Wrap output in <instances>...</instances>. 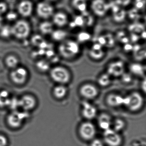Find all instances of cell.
Listing matches in <instances>:
<instances>
[{"label":"cell","mask_w":146,"mask_h":146,"mask_svg":"<svg viewBox=\"0 0 146 146\" xmlns=\"http://www.w3.org/2000/svg\"><path fill=\"white\" fill-rule=\"evenodd\" d=\"M81 44L75 39L67 38L60 42L58 51L61 57L70 60L77 57L81 52Z\"/></svg>","instance_id":"cell-1"},{"label":"cell","mask_w":146,"mask_h":146,"mask_svg":"<svg viewBox=\"0 0 146 146\" xmlns=\"http://www.w3.org/2000/svg\"><path fill=\"white\" fill-rule=\"evenodd\" d=\"M143 103V98L138 92H133L124 97V106L132 111L139 110L142 107Z\"/></svg>","instance_id":"cell-2"},{"label":"cell","mask_w":146,"mask_h":146,"mask_svg":"<svg viewBox=\"0 0 146 146\" xmlns=\"http://www.w3.org/2000/svg\"><path fill=\"white\" fill-rule=\"evenodd\" d=\"M50 76L53 80L60 84L68 83L70 80V75L68 70L61 66L54 67L50 71Z\"/></svg>","instance_id":"cell-3"},{"label":"cell","mask_w":146,"mask_h":146,"mask_svg":"<svg viewBox=\"0 0 146 146\" xmlns=\"http://www.w3.org/2000/svg\"><path fill=\"white\" fill-rule=\"evenodd\" d=\"M12 35L18 39H25L29 35L31 28L27 21L20 20L11 27Z\"/></svg>","instance_id":"cell-4"},{"label":"cell","mask_w":146,"mask_h":146,"mask_svg":"<svg viewBox=\"0 0 146 146\" xmlns=\"http://www.w3.org/2000/svg\"><path fill=\"white\" fill-rule=\"evenodd\" d=\"M91 12L96 17H105L110 10V4L106 0H92L89 4Z\"/></svg>","instance_id":"cell-5"},{"label":"cell","mask_w":146,"mask_h":146,"mask_svg":"<svg viewBox=\"0 0 146 146\" xmlns=\"http://www.w3.org/2000/svg\"><path fill=\"white\" fill-rule=\"evenodd\" d=\"M27 111L23 112L18 111H13L7 117V124L11 128L17 129L23 124L24 121L29 117Z\"/></svg>","instance_id":"cell-6"},{"label":"cell","mask_w":146,"mask_h":146,"mask_svg":"<svg viewBox=\"0 0 146 146\" xmlns=\"http://www.w3.org/2000/svg\"><path fill=\"white\" fill-rule=\"evenodd\" d=\"M103 139L104 143L108 146H120L123 141L118 132L111 128L104 131Z\"/></svg>","instance_id":"cell-7"},{"label":"cell","mask_w":146,"mask_h":146,"mask_svg":"<svg viewBox=\"0 0 146 146\" xmlns=\"http://www.w3.org/2000/svg\"><path fill=\"white\" fill-rule=\"evenodd\" d=\"M79 132L80 136L85 141H91L95 136L96 129L92 123L85 122L80 125Z\"/></svg>","instance_id":"cell-8"},{"label":"cell","mask_w":146,"mask_h":146,"mask_svg":"<svg viewBox=\"0 0 146 146\" xmlns=\"http://www.w3.org/2000/svg\"><path fill=\"white\" fill-rule=\"evenodd\" d=\"M28 71L24 67H17L11 72L10 77L12 81L17 85L24 84L28 78Z\"/></svg>","instance_id":"cell-9"},{"label":"cell","mask_w":146,"mask_h":146,"mask_svg":"<svg viewBox=\"0 0 146 146\" xmlns=\"http://www.w3.org/2000/svg\"><path fill=\"white\" fill-rule=\"evenodd\" d=\"M36 13L40 17L43 19H48L52 17L54 13V7L46 2H41L37 4Z\"/></svg>","instance_id":"cell-10"},{"label":"cell","mask_w":146,"mask_h":146,"mask_svg":"<svg viewBox=\"0 0 146 146\" xmlns=\"http://www.w3.org/2000/svg\"><path fill=\"white\" fill-rule=\"evenodd\" d=\"M125 64L121 60H116L109 63L107 67V73L111 77L121 76L124 72Z\"/></svg>","instance_id":"cell-11"},{"label":"cell","mask_w":146,"mask_h":146,"mask_svg":"<svg viewBox=\"0 0 146 146\" xmlns=\"http://www.w3.org/2000/svg\"><path fill=\"white\" fill-rule=\"evenodd\" d=\"M53 24L60 29L68 26L70 18L67 13L60 11L54 13L52 16Z\"/></svg>","instance_id":"cell-12"},{"label":"cell","mask_w":146,"mask_h":146,"mask_svg":"<svg viewBox=\"0 0 146 146\" xmlns=\"http://www.w3.org/2000/svg\"><path fill=\"white\" fill-rule=\"evenodd\" d=\"M19 107L23 108L25 111L33 110L36 105L35 98L31 95L26 94L23 96L19 99Z\"/></svg>","instance_id":"cell-13"},{"label":"cell","mask_w":146,"mask_h":146,"mask_svg":"<svg viewBox=\"0 0 146 146\" xmlns=\"http://www.w3.org/2000/svg\"><path fill=\"white\" fill-rule=\"evenodd\" d=\"M80 94L85 99L92 100L98 95V90L97 88L93 84H87L80 88Z\"/></svg>","instance_id":"cell-14"},{"label":"cell","mask_w":146,"mask_h":146,"mask_svg":"<svg viewBox=\"0 0 146 146\" xmlns=\"http://www.w3.org/2000/svg\"><path fill=\"white\" fill-rule=\"evenodd\" d=\"M105 48L98 42L92 44L89 50L88 54L90 57L95 60L101 59L105 56Z\"/></svg>","instance_id":"cell-15"},{"label":"cell","mask_w":146,"mask_h":146,"mask_svg":"<svg viewBox=\"0 0 146 146\" xmlns=\"http://www.w3.org/2000/svg\"><path fill=\"white\" fill-rule=\"evenodd\" d=\"M82 115L87 119L94 118L97 114L96 108L88 102H84L82 105Z\"/></svg>","instance_id":"cell-16"},{"label":"cell","mask_w":146,"mask_h":146,"mask_svg":"<svg viewBox=\"0 0 146 146\" xmlns=\"http://www.w3.org/2000/svg\"><path fill=\"white\" fill-rule=\"evenodd\" d=\"M33 10V4L29 0H23L18 6V11L19 14L25 17H30L32 14Z\"/></svg>","instance_id":"cell-17"},{"label":"cell","mask_w":146,"mask_h":146,"mask_svg":"<svg viewBox=\"0 0 146 146\" xmlns=\"http://www.w3.org/2000/svg\"><path fill=\"white\" fill-rule=\"evenodd\" d=\"M123 9V8L118 6L116 4L112 7L110 5V9H111L112 17L115 22L117 23L123 22L126 17L127 14Z\"/></svg>","instance_id":"cell-18"},{"label":"cell","mask_w":146,"mask_h":146,"mask_svg":"<svg viewBox=\"0 0 146 146\" xmlns=\"http://www.w3.org/2000/svg\"><path fill=\"white\" fill-rule=\"evenodd\" d=\"M70 4L74 11L80 14L87 11L89 6L88 0H70Z\"/></svg>","instance_id":"cell-19"},{"label":"cell","mask_w":146,"mask_h":146,"mask_svg":"<svg viewBox=\"0 0 146 146\" xmlns=\"http://www.w3.org/2000/svg\"><path fill=\"white\" fill-rule=\"evenodd\" d=\"M111 118L108 114L103 113L98 117V123L99 127L103 130L110 129L112 125Z\"/></svg>","instance_id":"cell-20"},{"label":"cell","mask_w":146,"mask_h":146,"mask_svg":"<svg viewBox=\"0 0 146 146\" xmlns=\"http://www.w3.org/2000/svg\"><path fill=\"white\" fill-rule=\"evenodd\" d=\"M124 97L116 94H111L107 96L106 102L111 107H118L123 105Z\"/></svg>","instance_id":"cell-21"},{"label":"cell","mask_w":146,"mask_h":146,"mask_svg":"<svg viewBox=\"0 0 146 146\" xmlns=\"http://www.w3.org/2000/svg\"><path fill=\"white\" fill-rule=\"evenodd\" d=\"M51 35L52 39L54 40L59 42L68 38V34L67 31L62 29L54 30Z\"/></svg>","instance_id":"cell-22"},{"label":"cell","mask_w":146,"mask_h":146,"mask_svg":"<svg viewBox=\"0 0 146 146\" xmlns=\"http://www.w3.org/2000/svg\"><path fill=\"white\" fill-rule=\"evenodd\" d=\"M67 94V89L63 84H60L54 87L53 90L54 96L58 99L64 98Z\"/></svg>","instance_id":"cell-23"},{"label":"cell","mask_w":146,"mask_h":146,"mask_svg":"<svg viewBox=\"0 0 146 146\" xmlns=\"http://www.w3.org/2000/svg\"><path fill=\"white\" fill-rule=\"evenodd\" d=\"M39 29L43 35H51L54 31L53 24L48 21H44L40 24Z\"/></svg>","instance_id":"cell-24"},{"label":"cell","mask_w":146,"mask_h":146,"mask_svg":"<svg viewBox=\"0 0 146 146\" xmlns=\"http://www.w3.org/2000/svg\"><path fill=\"white\" fill-rule=\"evenodd\" d=\"M11 99L10 94L7 90L0 91V108H4L8 107Z\"/></svg>","instance_id":"cell-25"},{"label":"cell","mask_w":146,"mask_h":146,"mask_svg":"<svg viewBox=\"0 0 146 146\" xmlns=\"http://www.w3.org/2000/svg\"><path fill=\"white\" fill-rule=\"evenodd\" d=\"M76 39L80 44L86 43L90 41L92 36L91 34L85 31H81L77 35Z\"/></svg>","instance_id":"cell-26"},{"label":"cell","mask_w":146,"mask_h":146,"mask_svg":"<svg viewBox=\"0 0 146 146\" xmlns=\"http://www.w3.org/2000/svg\"><path fill=\"white\" fill-rule=\"evenodd\" d=\"M129 70L131 73L136 76H143L145 68L143 66L139 63H135L131 64L129 66Z\"/></svg>","instance_id":"cell-27"},{"label":"cell","mask_w":146,"mask_h":146,"mask_svg":"<svg viewBox=\"0 0 146 146\" xmlns=\"http://www.w3.org/2000/svg\"><path fill=\"white\" fill-rule=\"evenodd\" d=\"M5 64L9 68L15 69L17 67L19 64L18 59L14 55H9L6 58Z\"/></svg>","instance_id":"cell-28"},{"label":"cell","mask_w":146,"mask_h":146,"mask_svg":"<svg viewBox=\"0 0 146 146\" xmlns=\"http://www.w3.org/2000/svg\"><path fill=\"white\" fill-rule=\"evenodd\" d=\"M111 76L107 73L102 74L98 78V84L102 87H106L111 83Z\"/></svg>","instance_id":"cell-29"},{"label":"cell","mask_w":146,"mask_h":146,"mask_svg":"<svg viewBox=\"0 0 146 146\" xmlns=\"http://www.w3.org/2000/svg\"><path fill=\"white\" fill-rule=\"evenodd\" d=\"M111 126H113V129L117 132L121 131L124 128L125 126V123L123 119L118 118L115 119L112 123Z\"/></svg>","instance_id":"cell-30"},{"label":"cell","mask_w":146,"mask_h":146,"mask_svg":"<svg viewBox=\"0 0 146 146\" xmlns=\"http://www.w3.org/2000/svg\"><path fill=\"white\" fill-rule=\"evenodd\" d=\"M11 35V26L6 25L2 26L0 28V36L2 38H8Z\"/></svg>","instance_id":"cell-31"},{"label":"cell","mask_w":146,"mask_h":146,"mask_svg":"<svg viewBox=\"0 0 146 146\" xmlns=\"http://www.w3.org/2000/svg\"><path fill=\"white\" fill-rule=\"evenodd\" d=\"M36 67L38 70L42 72H46L50 68L49 63L46 60H41L36 63Z\"/></svg>","instance_id":"cell-32"},{"label":"cell","mask_w":146,"mask_h":146,"mask_svg":"<svg viewBox=\"0 0 146 146\" xmlns=\"http://www.w3.org/2000/svg\"><path fill=\"white\" fill-rule=\"evenodd\" d=\"M114 3L122 8L128 7L131 5L133 0H113Z\"/></svg>","instance_id":"cell-33"},{"label":"cell","mask_w":146,"mask_h":146,"mask_svg":"<svg viewBox=\"0 0 146 146\" xmlns=\"http://www.w3.org/2000/svg\"><path fill=\"white\" fill-rule=\"evenodd\" d=\"M8 107L13 111H16L17 108L19 107V99L11 98Z\"/></svg>","instance_id":"cell-34"},{"label":"cell","mask_w":146,"mask_h":146,"mask_svg":"<svg viewBox=\"0 0 146 146\" xmlns=\"http://www.w3.org/2000/svg\"><path fill=\"white\" fill-rule=\"evenodd\" d=\"M44 41L43 38L39 35H35L32 36L31 42L32 44L35 46H39L40 44Z\"/></svg>","instance_id":"cell-35"},{"label":"cell","mask_w":146,"mask_h":146,"mask_svg":"<svg viewBox=\"0 0 146 146\" xmlns=\"http://www.w3.org/2000/svg\"><path fill=\"white\" fill-rule=\"evenodd\" d=\"M90 146H105V143L100 139L96 138L92 140Z\"/></svg>","instance_id":"cell-36"},{"label":"cell","mask_w":146,"mask_h":146,"mask_svg":"<svg viewBox=\"0 0 146 146\" xmlns=\"http://www.w3.org/2000/svg\"><path fill=\"white\" fill-rule=\"evenodd\" d=\"M17 17V14L14 12H10L7 13L6 15V19L9 21H15Z\"/></svg>","instance_id":"cell-37"},{"label":"cell","mask_w":146,"mask_h":146,"mask_svg":"<svg viewBox=\"0 0 146 146\" xmlns=\"http://www.w3.org/2000/svg\"><path fill=\"white\" fill-rule=\"evenodd\" d=\"M135 7L137 10L143 9L145 5V0H135Z\"/></svg>","instance_id":"cell-38"},{"label":"cell","mask_w":146,"mask_h":146,"mask_svg":"<svg viewBox=\"0 0 146 146\" xmlns=\"http://www.w3.org/2000/svg\"><path fill=\"white\" fill-rule=\"evenodd\" d=\"M121 76L122 77V81L125 83H129L132 80L131 75L128 73L124 72Z\"/></svg>","instance_id":"cell-39"},{"label":"cell","mask_w":146,"mask_h":146,"mask_svg":"<svg viewBox=\"0 0 146 146\" xmlns=\"http://www.w3.org/2000/svg\"><path fill=\"white\" fill-rule=\"evenodd\" d=\"M8 140L4 135L0 134V146H7Z\"/></svg>","instance_id":"cell-40"},{"label":"cell","mask_w":146,"mask_h":146,"mask_svg":"<svg viewBox=\"0 0 146 146\" xmlns=\"http://www.w3.org/2000/svg\"><path fill=\"white\" fill-rule=\"evenodd\" d=\"M7 5L5 2H0V14H3L6 12L7 10Z\"/></svg>","instance_id":"cell-41"},{"label":"cell","mask_w":146,"mask_h":146,"mask_svg":"<svg viewBox=\"0 0 146 146\" xmlns=\"http://www.w3.org/2000/svg\"><path fill=\"white\" fill-rule=\"evenodd\" d=\"M2 22H3V18L1 17V15L0 14V28L2 26Z\"/></svg>","instance_id":"cell-42"},{"label":"cell","mask_w":146,"mask_h":146,"mask_svg":"<svg viewBox=\"0 0 146 146\" xmlns=\"http://www.w3.org/2000/svg\"><path fill=\"white\" fill-rule=\"evenodd\" d=\"M48 1H52H52H57L58 0H48Z\"/></svg>","instance_id":"cell-43"}]
</instances>
